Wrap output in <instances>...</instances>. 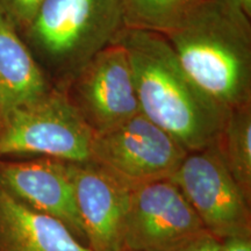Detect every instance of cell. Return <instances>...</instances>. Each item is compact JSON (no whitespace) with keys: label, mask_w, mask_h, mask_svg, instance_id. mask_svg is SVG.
<instances>
[{"label":"cell","mask_w":251,"mask_h":251,"mask_svg":"<svg viewBox=\"0 0 251 251\" xmlns=\"http://www.w3.org/2000/svg\"><path fill=\"white\" fill-rule=\"evenodd\" d=\"M250 105L231 109L216 139L220 155L226 166L249 200L251 194Z\"/></svg>","instance_id":"13"},{"label":"cell","mask_w":251,"mask_h":251,"mask_svg":"<svg viewBox=\"0 0 251 251\" xmlns=\"http://www.w3.org/2000/svg\"><path fill=\"white\" fill-rule=\"evenodd\" d=\"M202 231L207 230L197 213L170 179L131 190L122 249L174 251Z\"/></svg>","instance_id":"8"},{"label":"cell","mask_w":251,"mask_h":251,"mask_svg":"<svg viewBox=\"0 0 251 251\" xmlns=\"http://www.w3.org/2000/svg\"><path fill=\"white\" fill-rule=\"evenodd\" d=\"M168 179L179 188L209 234L219 240L251 236L250 200L226 166L216 141L187 152Z\"/></svg>","instance_id":"5"},{"label":"cell","mask_w":251,"mask_h":251,"mask_svg":"<svg viewBox=\"0 0 251 251\" xmlns=\"http://www.w3.org/2000/svg\"><path fill=\"white\" fill-rule=\"evenodd\" d=\"M114 42L127 50L140 113L187 152L215 142L229 112L188 76L164 35L125 27Z\"/></svg>","instance_id":"1"},{"label":"cell","mask_w":251,"mask_h":251,"mask_svg":"<svg viewBox=\"0 0 251 251\" xmlns=\"http://www.w3.org/2000/svg\"><path fill=\"white\" fill-rule=\"evenodd\" d=\"M0 251H91L64 225L0 185Z\"/></svg>","instance_id":"11"},{"label":"cell","mask_w":251,"mask_h":251,"mask_svg":"<svg viewBox=\"0 0 251 251\" xmlns=\"http://www.w3.org/2000/svg\"><path fill=\"white\" fill-rule=\"evenodd\" d=\"M61 90L94 134L117 127L140 113L129 57L118 42L94 55Z\"/></svg>","instance_id":"7"},{"label":"cell","mask_w":251,"mask_h":251,"mask_svg":"<svg viewBox=\"0 0 251 251\" xmlns=\"http://www.w3.org/2000/svg\"><path fill=\"white\" fill-rule=\"evenodd\" d=\"M121 251H130V250H127V249H122Z\"/></svg>","instance_id":"19"},{"label":"cell","mask_w":251,"mask_h":251,"mask_svg":"<svg viewBox=\"0 0 251 251\" xmlns=\"http://www.w3.org/2000/svg\"><path fill=\"white\" fill-rule=\"evenodd\" d=\"M69 163L87 247L91 251H121L131 188L96 163Z\"/></svg>","instance_id":"10"},{"label":"cell","mask_w":251,"mask_h":251,"mask_svg":"<svg viewBox=\"0 0 251 251\" xmlns=\"http://www.w3.org/2000/svg\"><path fill=\"white\" fill-rule=\"evenodd\" d=\"M221 251H251V237L234 236L221 240Z\"/></svg>","instance_id":"17"},{"label":"cell","mask_w":251,"mask_h":251,"mask_svg":"<svg viewBox=\"0 0 251 251\" xmlns=\"http://www.w3.org/2000/svg\"><path fill=\"white\" fill-rule=\"evenodd\" d=\"M93 139L94 131L67 93L55 86L35 101L0 115V158L89 162Z\"/></svg>","instance_id":"4"},{"label":"cell","mask_w":251,"mask_h":251,"mask_svg":"<svg viewBox=\"0 0 251 251\" xmlns=\"http://www.w3.org/2000/svg\"><path fill=\"white\" fill-rule=\"evenodd\" d=\"M235 6L241 8L248 17L251 18V0H229Z\"/></svg>","instance_id":"18"},{"label":"cell","mask_w":251,"mask_h":251,"mask_svg":"<svg viewBox=\"0 0 251 251\" xmlns=\"http://www.w3.org/2000/svg\"><path fill=\"white\" fill-rule=\"evenodd\" d=\"M203 0H122L126 28L166 35Z\"/></svg>","instance_id":"14"},{"label":"cell","mask_w":251,"mask_h":251,"mask_svg":"<svg viewBox=\"0 0 251 251\" xmlns=\"http://www.w3.org/2000/svg\"><path fill=\"white\" fill-rule=\"evenodd\" d=\"M0 185L27 206L57 220L87 247L75 199L70 163L50 157L0 158Z\"/></svg>","instance_id":"9"},{"label":"cell","mask_w":251,"mask_h":251,"mask_svg":"<svg viewBox=\"0 0 251 251\" xmlns=\"http://www.w3.org/2000/svg\"><path fill=\"white\" fill-rule=\"evenodd\" d=\"M250 20L229 0H203L164 35L188 76L228 112L251 101Z\"/></svg>","instance_id":"2"},{"label":"cell","mask_w":251,"mask_h":251,"mask_svg":"<svg viewBox=\"0 0 251 251\" xmlns=\"http://www.w3.org/2000/svg\"><path fill=\"white\" fill-rule=\"evenodd\" d=\"M174 251H221V240L208 231H202Z\"/></svg>","instance_id":"16"},{"label":"cell","mask_w":251,"mask_h":251,"mask_svg":"<svg viewBox=\"0 0 251 251\" xmlns=\"http://www.w3.org/2000/svg\"><path fill=\"white\" fill-rule=\"evenodd\" d=\"M187 155L170 134L142 113L94 134L91 162L129 188L168 179Z\"/></svg>","instance_id":"6"},{"label":"cell","mask_w":251,"mask_h":251,"mask_svg":"<svg viewBox=\"0 0 251 251\" xmlns=\"http://www.w3.org/2000/svg\"><path fill=\"white\" fill-rule=\"evenodd\" d=\"M43 0H0V14L20 33Z\"/></svg>","instance_id":"15"},{"label":"cell","mask_w":251,"mask_h":251,"mask_svg":"<svg viewBox=\"0 0 251 251\" xmlns=\"http://www.w3.org/2000/svg\"><path fill=\"white\" fill-rule=\"evenodd\" d=\"M124 28L122 0H43L19 35L51 85L63 89Z\"/></svg>","instance_id":"3"},{"label":"cell","mask_w":251,"mask_h":251,"mask_svg":"<svg viewBox=\"0 0 251 251\" xmlns=\"http://www.w3.org/2000/svg\"><path fill=\"white\" fill-rule=\"evenodd\" d=\"M52 87L15 28L0 14V115L35 101Z\"/></svg>","instance_id":"12"}]
</instances>
